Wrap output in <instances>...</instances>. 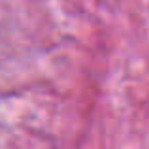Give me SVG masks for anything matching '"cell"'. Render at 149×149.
<instances>
[]
</instances>
